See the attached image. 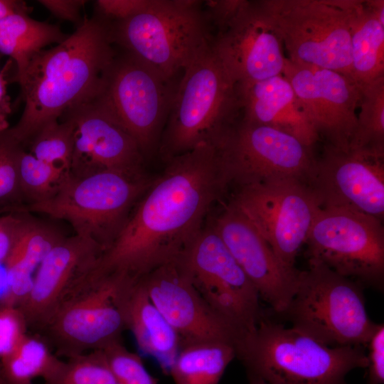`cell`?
<instances>
[{
    "instance_id": "ffe728a7",
    "label": "cell",
    "mask_w": 384,
    "mask_h": 384,
    "mask_svg": "<svg viewBox=\"0 0 384 384\" xmlns=\"http://www.w3.org/2000/svg\"><path fill=\"white\" fill-rule=\"evenodd\" d=\"M273 311L282 314L292 299L300 271L284 264L248 219L231 203L212 225Z\"/></svg>"
},
{
    "instance_id": "7c38bea8",
    "label": "cell",
    "mask_w": 384,
    "mask_h": 384,
    "mask_svg": "<svg viewBox=\"0 0 384 384\" xmlns=\"http://www.w3.org/2000/svg\"><path fill=\"white\" fill-rule=\"evenodd\" d=\"M215 145L230 183L239 186L282 179L307 183L316 159L296 137L239 117Z\"/></svg>"
},
{
    "instance_id": "83f0119b",
    "label": "cell",
    "mask_w": 384,
    "mask_h": 384,
    "mask_svg": "<svg viewBox=\"0 0 384 384\" xmlns=\"http://www.w3.org/2000/svg\"><path fill=\"white\" fill-rule=\"evenodd\" d=\"M63 360L39 336L26 334L16 348L0 361V371L11 384H33L36 378L49 380Z\"/></svg>"
},
{
    "instance_id": "9a60e30c",
    "label": "cell",
    "mask_w": 384,
    "mask_h": 384,
    "mask_svg": "<svg viewBox=\"0 0 384 384\" xmlns=\"http://www.w3.org/2000/svg\"><path fill=\"white\" fill-rule=\"evenodd\" d=\"M306 183L320 208L346 209L383 220V153L324 145Z\"/></svg>"
},
{
    "instance_id": "4dcf8cb0",
    "label": "cell",
    "mask_w": 384,
    "mask_h": 384,
    "mask_svg": "<svg viewBox=\"0 0 384 384\" xmlns=\"http://www.w3.org/2000/svg\"><path fill=\"white\" fill-rule=\"evenodd\" d=\"M74 146L73 126L64 118L41 128L29 140L26 150L36 159L69 173Z\"/></svg>"
},
{
    "instance_id": "cb8c5ba5",
    "label": "cell",
    "mask_w": 384,
    "mask_h": 384,
    "mask_svg": "<svg viewBox=\"0 0 384 384\" xmlns=\"http://www.w3.org/2000/svg\"><path fill=\"white\" fill-rule=\"evenodd\" d=\"M65 235L53 225L30 215L4 263L6 289L0 304L18 306L31 289L41 263Z\"/></svg>"
},
{
    "instance_id": "ee69618b",
    "label": "cell",
    "mask_w": 384,
    "mask_h": 384,
    "mask_svg": "<svg viewBox=\"0 0 384 384\" xmlns=\"http://www.w3.org/2000/svg\"><path fill=\"white\" fill-rule=\"evenodd\" d=\"M0 287H1V284H0Z\"/></svg>"
},
{
    "instance_id": "d6986e66",
    "label": "cell",
    "mask_w": 384,
    "mask_h": 384,
    "mask_svg": "<svg viewBox=\"0 0 384 384\" xmlns=\"http://www.w3.org/2000/svg\"><path fill=\"white\" fill-rule=\"evenodd\" d=\"M212 46L236 82L282 75L286 56L258 1L242 2L213 36Z\"/></svg>"
},
{
    "instance_id": "3957f363",
    "label": "cell",
    "mask_w": 384,
    "mask_h": 384,
    "mask_svg": "<svg viewBox=\"0 0 384 384\" xmlns=\"http://www.w3.org/2000/svg\"><path fill=\"white\" fill-rule=\"evenodd\" d=\"M247 376L269 384H346L356 368H366L363 346H329L265 316L237 344Z\"/></svg>"
},
{
    "instance_id": "52a82bcc",
    "label": "cell",
    "mask_w": 384,
    "mask_h": 384,
    "mask_svg": "<svg viewBox=\"0 0 384 384\" xmlns=\"http://www.w3.org/2000/svg\"><path fill=\"white\" fill-rule=\"evenodd\" d=\"M356 0H262L258 4L299 65L352 78L351 33Z\"/></svg>"
},
{
    "instance_id": "2e32d148",
    "label": "cell",
    "mask_w": 384,
    "mask_h": 384,
    "mask_svg": "<svg viewBox=\"0 0 384 384\" xmlns=\"http://www.w3.org/2000/svg\"><path fill=\"white\" fill-rule=\"evenodd\" d=\"M282 75L292 85L308 120L325 145L349 149L357 125L362 86L331 70L292 63Z\"/></svg>"
},
{
    "instance_id": "603a6c76",
    "label": "cell",
    "mask_w": 384,
    "mask_h": 384,
    "mask_svg": "<svg viewBox=\"0 0 384 384\" xmlns=\"http://www.w3.org/2000/svg\"><path fill=\"white\" fill-rule=\"evenodd\" d=\"M117 299L126 329L132 331L139 351L169 373L181 348L178 334L153 304L140 280L121 284Z\"/></svg>"
},
{
    "instance_id": "ba28073f",
    "label": "cell",
    "mask_w": 384,
    "mask_h": 384,
    "mask_svg": "<svg viewBox=\"0 0 384 384\" xmlns=\"http://www.w3.org/2000/svg\"><path fill=\"white\" fill-rule=\"evenodd\" d=\"M295 328L329 346H363L377 326L368 315L362 285L309 261L281 314Z\"/></svg>"
},
{
    "instance_id": "f1b7e54d",
    "label": "cell",
    "mask_w": 384,
    "mask_h": 384,
    "mask_svg": "<svg viewBox=\"0 0 384 384\" xmlns=\"http://www.w3.org/2000/svg\"><path fill=\"white\" fill-rule=\"evenodd\" d=\"M358 109L349 149L384 153V78L362 86Z\"/></svg>"
},
{
    "instance_id": "4316f807",
    "label": "cell",
    "mask_w": 384,
    "mask_h": 384,
    "mask_svg": "<svg viewBox=\"0 0 384 384\" xmlns=\"http://www.w3.org/2000/svg\"><path fill=\"white\" fill-rule=\"evenodd\" d=\"M235 358V346L229 342L183 343L169 374L174 384H219Z\"/></svg>"
},
{
    "instance_id": "8d00e7d4",
    "label": "cell",
    "mask_w": 384,
    "mask_h": 384,
    "mask_svg": "<svg viewBox=\"0 0 384 384\" xmlns=\"http://www.w3.org/2000/svg\"><path fill=\"white\" fill-rule=\"evenodd\" d=\"M368 380L366 384L384 383V325L377 324L366 344Z\"/></svg>"
},
{
    "instance_id": "7402d4cb",
    "label": "cell",
    "mask_w": 384,
    "mask_h": 384,
    "mask_svg": "<svg viewBox=\"0 0 384 384\" xmlns=\"http://www.w3.org/2000/svg\"><path fill=\"white\" fill-rule=\"evenodd\" d=\"M236 90L242 120L283 132L309 147L320 139L282 75L237 82Z\"/></svg>"
},
{
    "instance_id": "30bf717a",
    "label": "cell",
    "mask_w": 384,
    "mask_h": 384,
    "mask_svg": "<svg viewBox=\"0 0 384 384\" xmlns=\"http://www.w3.org/2000/svg\"><path fill=\"white\" fill-rule=\"evenodd\" d=\"M178 86L123 51L106 71L96 98L134 138L144 156L155 146Z\"/></svg>"
},
{
    "instance_id": "d4e9b609",
    "label": "cell",
    "mask_w": 384,
    "mask_h": 384,
    "mask_svg": "<svg viewBox=\"0 0 384 384\" xmlns=\"http://www.w3.org/2000/svg\"><path fill=\"white\" fill-rule=\"evenodd\" d=\"M353 79L361 86L384 78V1L356 0L351 33Z\"/></svg>"
},
{
    "instance_id": "f35d334b",
    "label": "cell",
    "mask_w": 384,
    "mask_h": 384,
    "mask_svg": "<svg viewBox=\"0 0 384 384\" xmlns=\"http://www.w3.org/2000/svg\"><path fill=\"white\" fill-rule=\"evenodd\" d=\"M55 17L68 21L78 26L83 21L80 11L87 1L83 0H40L38 1Z\"/></svg>"
},
{
    "instance_id": "ac0fdd59",
    "label": "cell",
    "mask_w": 384,
    "mask_h": 384,
    "mask_svg": "<svg viewBox=\"0 0 384 384\" xmlns=\"http://www.w3.org/2000/svg\"><path fill=\"white\" fill-rule=\"evenodd\" d=\"M139 280L181 343L215 341L229 342L236 347L239 334L200 295L179 258L156 267Z\"/></svg>"
},
{
    "instance_id": "277c9868",
    "label": "cell",
    "mask_w": 384,
    "mask_h": 384,
    "mask_svg": "<svg viewBox=\"0 0 384 384\" xmlns=\"http://www.w3.org/2000/svg\"><path fill=\"white\" fill-rule=\"evenodd\" d=\"M107 22L114 45L166 79L183 73L213 38L201 1L149 0L131 17Z\"/></svg>"
},
{
    "instance_id": "e0dca14e",
    "label": "cell",
    "mask_w": 384,
    "mask_h": 384,
    "mask_svg": "<svg viewBox=\"0 0 384 384\" xmlns=\"http://www.w3.org/2000/svg\"><path fill=\"white\" fill-rule=\"evenodd\" d=\"M60 118L73 126L69 176L102 171L144 172V156L137 142L95 96L68 110Z\"/></svg>"
},
{
    "instance_id": "7a4b0ae2",
    "label": "cell",
    "mask_w": 384,
    "mask_h": 384,
    "mask_svg": "<svg viewBox=\"0 0 384 384\" xmlns=\"http://www.w3.org/2000/svg\"><path fill=\"white\" fill-rule=\"evenodd\" d=\"M113 45L107 22L95 14L85 17L63 42L31 60L18 82L24 108L18 122L9 127L25 149L41 128L98 93L116 53Z\"/></svg>"
},
{
    "instance_id": "8992f818",
    "label": "cell",
    "mask_w": 384,
    "mask_h": 384,
    "mask_svg": "<svg viewBox=\"0 0 384 384\" xmlns=\"http://www.w3.org/2000/svg\"><path fill=\"white\" fill-rule=\"evenodd\" d=\"M151 180L144 172L102 171L68 176L48 200L25 209L69 223L104 251L114 240Z\"/></svg>"
},
{
    "instance_id": "d6a6232c",
    "label": "cell",
    "mask_w": 384,
    "mask_h": 384,
    "mask_svg": "<svg viewBox=\"0 0 384 384\" xmlns=\"http://www.w3.org/2000/svg\"><path fill=\"white\" fill-rule=\"evenodd\" d=\"M24 149L9 128L0 132V214L24 211L18 175L19 159Z\"/></svg>"
},
{
    "instance_id": "4fadbf2b",
    "label": "cell",
    "mask_w": 384,
    "mask_h": 384,
    "mask_svg": "<svg viewBox=\"0 0 384 384\" xmlns=\"http://www.w3.org/2000/svg\"><path fill=\"white\" fill-rule=\"evenodd\" d=\"M122 279L107 277L71 289L38 332L67 358L122 340L126 325L117 294Z\"/></svg>"
},
{
    "instance_id": "e575fe53",
    "label": "cell",
    "mask_w": 384,
    "mask_h": 384,
    "mask_svg": "<svg viewBox=\"0 0 384 384\" xmlns=\"http://www.w3.org/2000/svg\"><path fill=\"white\" fill-rule=\"evenodd\" d=\"M28 329L17 306L0 304V361L16 348L27 334Z\"/></svg>"
},
{
    "instance_id": "d590c367",
    "label": "cell",
    "mask_w": 384,
    "mask_h": 384,
    "mask_svg": "<svg viewBox=\"0 0 384 384\" xmlns=\"http://www.w3.org/2000/svg\"><path fill=\"white\" fill-rule=\"evenodd\" d=\"M31 214L24 211L0 214V264L4 265L10 256Z\"/></svg>"
},
{
    "instance_id": "f546056e",
    "label": "cell",
    "mask_w": 384,
    "mask_h": 384,
    "mask_svg": "<svg viewBox=\"0 0 384 384\" xmlns=\"http://www.w3.org/2000/svg\"><path fill=\"white\" fill-rule=\"evenodd\" d=\"M18 175L25 211L26 207L52 197L68 176V172L36 159L24 149L19 159Z\"/></svg>"
},
{
    "instance_id": "44dd1931",
    "label": "cell",
    "mask_w": 384,
    "mask_h": 384,
    "mask_svg": "<svg viewBox=\"0 0 384 384\" xmlns=\"http://www.w3.org/2000/svg\"><path fill=\"white\" fill-rule=\"evenodd\" d=\"M102 252L93 241L75 234L65 236L52 247L38 268L30 291L17 306L28 328L40 331Z\"/></svg>"
},
{
    "instance_id": "1f68e13d",
    "label": "cell",
    "mask_w": 384,
    "mask_h": 384,
    "mask_svg": "<svg viewBox=\"0 0 384 384\" xmlns=\"http://www.w3.org/2000/svg\"><path fill=\"white\" fill-rule=\"evenodd\" d=\"M44 384H118L102 350L63 361L57 372Z\"/></svg>"
},
{
    "instance_id": "836d02e7",
    "label": "cell",
    "mask_w": 384,
    "mask_h": 384,
    "mask_svg": "<svg viewBox=\"0 0 384 384\" xmlns=\"http://www.w3.org/2000/svg\"><path fill=\"white\" fill-rule=\"evenodd\" d=\"M102 350L118 384H159L139 354L128 350L122 340L112 342Z\"/></svg>"
},
{
    "instance_id": "5bb4252c",
    "label": "cell",
    "mask_w": 384,
    "mask_h": 384,
    "mask_svg": "<svg viewBox=\"0 0 384 384\" xmlns=\"http://www.w3.org/2000/svg\"><path fill=\"white\" fill-rule=\"evenodd\" d=\"M231 203L254 225L276 255L295 267L320 208L306 183L282 179L239 186Z\"/></svg>"
},
{
    "instance_id": "74e56055",
    "label": "cell",
    "mask_w": 384,
    "mask_h": 384,
    "mask_svg": "<svg viewBox=\"0 0 384 384\" xmlns=\"http://www.w3.org/2000/svg\"><path fill=\"white\" fill-rule=\"evenodd\" d=\"M149 0H98L95 15L108 22L125 20L144 9Z\"/></svg>"
},
{
    "instance_id": "5b68a950",
    "label": "cell",
    "mask_w": 384,
    "mask_h": 384,
    "mask_svg": "<svg viewBox=\"0 0 384 384\" xmlns=\"http://www.w3.org/2000/svg\"><path fill=\"white\" fill-rule=\"evenodd\" d=\"M237 82L212 43L183 71L163 134L167 159L196 146L215 144L237 120Z\"/></svg>"
},
{
    "instance_id": "b9f144b4",
    "label": "cell",
    "mask_w": 384,
    "mask_h": 384,
    "mask_svg": "<svg viewBox=\"0 0 384 384\" xmlns=\"http://www.w3.org/2000/svg\"><path fill=\"white\" fill-rule=\"evenodd\" d=\"M247 379H248V384H269L260 378H257L254 377H247Z\"/></svg>"
},
{
    "instance_id": "484cf974",
    "label": "cell",
    "mask_w": 384,
    "mask_h": 384,
    "mask_svg": "<svg viewBox=\"0 0 384 384\" xmlns=\"http://www.w3.org/2000/svg\"><path fill=\"white\" fill-rule=\"evenodd\" d=\"M57 24L36 21L26 13H16L0 19V53L15 64L14 81L19 82L31 60L51 44L67 37Z\"/></svg>"
},
{
    "instance_id": "7bdbcfd3",
    "label": "cell",
    "mask_w": 384,
    "mask_h": 384,
    "mask_svg": "<svg viewBox=\"0 0 384 384\" xmlns=\"http://www.w3.org/2000/svg\"><path fill=\"white\" fill-rule=\"evenodd\" d=\"M0 384H11L7 381L0 371Z\"/></svg>"
},
{
    "instance_id": "9c48e42d",
    "label": "cell",
    "mask_w": 384,
    "mask_h": 384,
    "mask_svg": "<svg viewBox=\"0 0 384 384\" xmlns=\"http://www.w3.org/2000/svg\"><path fill=\"white\" fill-rule=\"evenodd\" d=\"M306 244L309 261L323 264L361 285L383 289L382 220L349 210L320 208Z\"/></svg>"
},
{
    "instance_id": "ab89813d",
    "label": "cell",
    "mask_w": 384,
    "mask_h": 384,
    "mask_svg": "<svg viewBox=\"0 0 384 384\" xmlns=\"http://www.w3.org/2000/svg\"><path fill=\"white\" fill-rule=\"evenodd\" d=\"M6 85L7 80L4 70H0V132L9 128L8 117L12 110L11 99L7 94Z\"/></svg>"
},
{
    "instance_id": "6da1fadb",
    "label": "cell",
    "mask_w": 384,
    "mask_h": 384,
    "mask_svg": "<svg viewBox=\"0 0 384 384\" xmlns=\"http://www.w3.org/2000/svg\"><path fill=\"white\" fill-rule=\"evenodd\" d=\"M167 161L82 283L110 277L135 282L178 258L203 228L206 215L230 184L215 145L202 144Z\"/></svg>"
},
{
    "instance_id": "60d3db41",
    "label": "cell",
    "mask_w": 384,
    "mask_h": 384,
    "mask_svg": "<svg viewBox=\"0 0 384 384\" xmlns=\"http://www.w3.org/2000/svg\"><path fill=\"white\" fill-rule=\"evenodd\" d=\"M31 9L23 1L0 0V19L16 13L28 14Z\"/></svg>"
},
{
    "instance_id": "8fae6325",
    "label": "cell",
    "mask_w": 384,
    "mask_h": 384,
    "mask_svg": "<svg viewBox=\"0 0 384 384\" xmlns=\"http://www.w3.org/2000/svg\"><path fill=\"white\" fill-rule=\"evenodd\" d=\"M178 258L200 295L240 339L256 329L265 317L259 294L213 225L203 228Z\"/></svg>"
}]
</instances>
